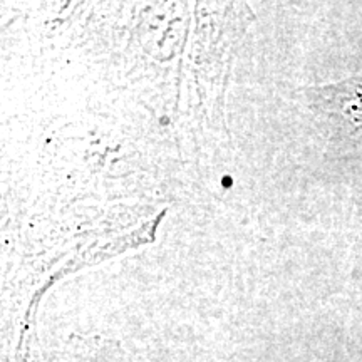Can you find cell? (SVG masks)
<instances>
[{
	"instance_id": "1",
	"label": "cell",
	"mask_w": 362,
	"mask_h": 362,
	"mask_svg": "<svg viewBox=\"0 0 362 362\" xmlns=\"http://www.w3.org/2000/svg\"><path fill=\"white\" fill-rule=\"evenodd\" d=\"M346 88H347V89H346V96H347V99L356 98V99H359V101H362V81H356L354 86L347 84Z\"/></svg>"
}]
</instances>
